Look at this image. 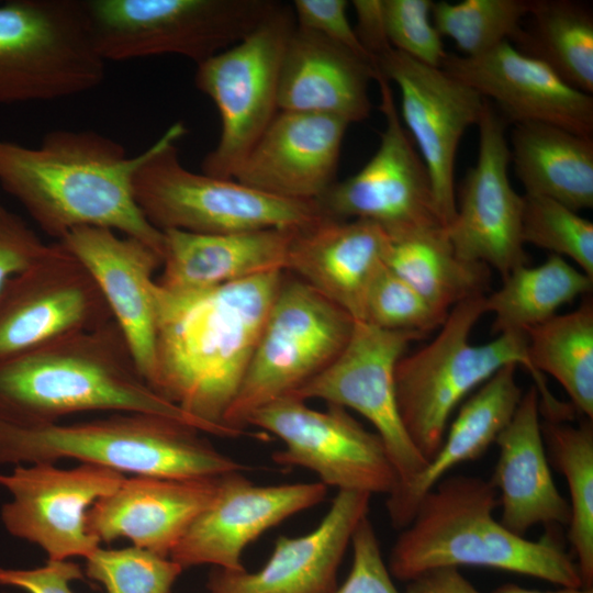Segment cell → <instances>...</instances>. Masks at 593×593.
Wrapping results in <instances>:
<instances>
[{"label":"cell","instance_id":"obj_1","mask_svg":"<svg viewBox=\"0 0 593 593\" xmlns=\"http://www.w3.org/2000/svg\"><path fill=\"white\" fill-rule=\"evenodd\" d=\"M286 271L197 291L154 286L155 366L148 382L202 424L236 438L224 425Z\"/></svg>","mask_w":593,"mask_h":593},{"label":"cell","instance_id":"obj_2","mask_svg":"<svg viewBox=\"0 0 593 593\" xmlns=\"http://www.w3.org/2000/svg\"><path fill=\"white\" fill-rule=\"evenodd\" d=\"M150 146L128 156L96 131L55 130L27 147L0 138V186L48 236L80 226L110 228L163 255L164 234L143 215L134 179Z\"/></svg>","mask_w":593,"mask_h":593},{"label":"cell","instance_id":"obj_3","mask_svg":"<svg viewBox=\"0 0 593 593\" xmlns=\"http://www.w3.org/2000/svg\"><path fill=\"white\" fill-rule=\"evenodd\" d=\"M98 411L163 416L205 433L148 385L114 320L0 360L1 416L48 424Z\"/></svg>","mask_w":593,"mask_h":593},{"label":"cell","instance_id":"obj_4","mask_svg":"<svg viewBox=\"0 0 593 593\" xmlns=\"http://www.w3.org/2000/svg\"><path fill=\"white\" fill-rule=\"evenodd\" d=\"M497 491L471 475L441 479L419 501L411 523L395 540L388 569L409 582L438 568L488 567L522 573L560 586H584L577 563L552 538L518 536L493 512Z\"/></svg>","mask_w":593,"mask_h":593},{"label":"cell","instance_id":"obj_5","mask_svg":"<svg viewBox=\"0 0 593 593\" xmlns=\"http://www.w3.org/2000/svg\"><path fill=\"white\" fill-rule=\"evenodd\" d=\"M187 424L152 414L113 413L72 424H24L0 415V465L75 459L122 474L213 478L246 467Z\"/></svg>","mask_w":593,"mask_h":593},{"label":"cell","instance_id":"obj_6","mask_svg":"<svg viewBox=\"0 0 593 593\" xmlns=\"http://www.w3.org/2000/svg\"><path fill=\"white\" fill-rule=\"evenodd\" d=\"M484 313L485 295L458 303L436 337L415 353L403 355L395 366L399 412L410 439L426 461L440 447L458 404L505 366H523L529 371L546 412L560 406L529 360L526 335L502 333L485 344L470 343L471 331Z\"/></svg>","mask_w":593,"mask_h":593},{"label":"cell","instance_id":"obj_7","mask_svg":"<svg viewBox=\"0 0 593 593\" xmlns=\"http://www.w3.org/2000/svg\"><path fill=\"white\" fill-rule=\"evenodd\" d=\"M186 133L176 122L150 145L134 179V198L157 230L217 234L301 228L324 216L316 201L271 195L235 179L187 169L176 146Z\"/></svg>","mask_w":593,"mask_h":593},{"label":"cell","instance_id":"obj_8","mask_svg":"<svg viewBox=\"0 0 593 593\" xmlns=\"http://www.w3.org/2000/svg\"><path fill=\"white\" fill-rule=\"evenodd\" d=\"M104 76L83 0L0 2V104L78 96Z\"/></svg>","mask_w":593,"mask_h":593},{"label":"cell","instance_id":"obj_9","mask_svg":"<svg viewBox=\"0 0 593 593\" xmlns=\"http://www.w3.org/2000/svg\"><path fill=\"white\" fill-rule=\"evenodd\" d=\"M272 0H83L92 41L107 61L179 55L197 65L250 34Z\"/></svg>","mask_w":593,"mask_h":593},{"label":"cell","instance_id":"obj_10","mask_svg":"<svg viewBox=\"0 0 593 593\" xmlns=\"http://www.w3.org/2000/svg\"><path fill=\"white\" fill-rule=\"evenodd\" d=\"M354 325L342 307L284 275L224 425L245 433L256 410L292 395L327 368L347 345Z\"/></svg>","mask_w":593,"mask_h":593},{"label":"cell","instance_id":"obj_11","mask_svg":"<svg viewBox=\"0 0 593 593\" xmlns=\"http://www.w3.org/2000/svg\"><path fill=\"white\" fill-rule=\"evenodd\" d=\"M294 27L291 5L280 2L245 38L197 65L194 83L221 119L219 141L201 172L234 179L279 112L281 59Z\"/></svg>","mask_w":593,"mask_h":593},{"label":"cell","instance_id":"obj_12","mask_svg":"<svg viewBox=\"0 0 593 593\" xmlns=\"http://www.w3.org/2000/svg\"><path fill=\"white\" fill-rule=\"evenodd\" d=\"M385 126L373 156L355 175L335 181L316 202L324 216L362 220L392 239L444 228L428 170L401 121L390 82L377 71Z\"/></svg>","mask_w":593,"mask_h":593},{"label":"cell","instance_id":"obj_13","mask_svg":"<svg viewBox=\"0 0 593 593\" xmlns=\"http://www.w3.org/2000/svg\"><path fill=\"white\" fill-rule=\"evenodd\" d=\"M277 436L284 447L272 454L281 466L313 471L326 486L390 495L398 475L381 438L344 407H310L292 395L256 410L246 422Z\"/></svg>","mask_w":593,"mask_h":593},{"label":"cell","instance_id":"obj_14","mask_svg":"<svg viewBox=\"0 0 593 593\" xmlns=\"http://www.w3.org/2000/svg\"><path fill=\"white\" fill-rule=\"evenodd\" d=\"M423 337L415 332L383 329L355 321L338 357L292 394L303 401L318 399L351 409L369 421L396 472L395 490L407 485L427 463L403 425L394 381L398 361L413 340Z\"/></svg>","mask_w":593,"mask_h":593},{"label":"cell","instance_id":"obj_15","mask_svg":"<svg viewBox=\"0 0 593 593\" xmlns=\"http://www.w3.org/2000/svg\"><path fill=\"white\" fill-rule=\"evenodd\" d=\"M124 479L91 463L14 466L0 473V486L9 494L0 511L2 525L11 536L40 547L47 560L86 558L100 546L87 530V512Z\"/></svg>","mask_w":593,"mask_h":593},{"label":"cell","instance_id":"obj_16","mask_svg":"<svg viewBox=\"0 0 593 593\" xmlns=\"http://www.w3.org/2000/svg\"><path fill=\"white\" fill-rule=\"evenodd\" d=\"M373 64L401 96V121L430 177L437 211L445 227L457 209L455 165L460 139L478 125L485 99L443 68L432 67L393 49Z\"/></svg>","mask_w":593,"mask_h":593},{"label":"cell","instance_id":"obj_17","mask_svg":"<svg viewBox=\"0 0 593 593\" xmlns=\"http://www.w3.org/2000/svg\"><path fill=\"white\" fill-rule=\"evenodd\" d=\"M110 321L93 277L56 240L0 291V360Z\"/></svg>","mask_w":593,"mask_h":593},{"label":"cell","instance_id":"obj_18","mask_svg":"<svg viewBox=\"0 0 593 593\" xmlns=\"http://www.w3.org/2000/svg\"><path fill=\"white\" fill-rule=\"evenodd\" d=\"M477 126L478 159L468 170L456 215L445 232L458 256L492 267L504 278L528 265L522 239L524 197L508 178L505 120L486 100Z\"/></svg>","mask_w":593,"mask_h":593},{"label":"cell","instance_id":"obj_19","mask_svg":"<svg viewBox=\"0 0 593 593\" xmlns=\"http://www.w3.org/2000/svg\"><path fill=\"white\" fill-rule=\"evenodd\" d=\"M242 471L221 477L217 493L193 521L169 558L182 569L213 564L227 571L245 570L242 553L269 528L320 504L322 482L256 485Z\"/></svg>","mask_w":593,"mask_h":593},{"label":"cell","instance_id":"obj_20","mask_svg":"<svg viewBox=\"0 0 593 593\" xmlns=\"http://www.w3.org/2000/svg\"><path fill=\"white\" fill-rule=\"evenodd\" d=\"M440 68L493 100L514 125L549 124L593 137L592 94L573 88L510 42L477 56L447 53Z\"/></svg>","mask_w":593,"mask_h":593},{"label":"cell","instance_id":"obj_21","mask_svg":"<svg viewBox=\"0 0 593 593\" xmlns=\"http://www.w3.org/2000/svg\"><path fill=\"white\" fill-rule=\"evenodd\" d=\"M57 242L93 277L148 383L155 366L154 273L161 256L139 239L105 227H76Z\"/></svg>","mask_w":593,"mask_h":593},{"label":"cell","instance_id":"obj_22","mask_svg":"<svg viewBox=\"0 0 593 593\" xmlns=\"http://www.w3.org/2000/svg\"><path fill=\"white\" fill-rule=\"evenodd\" d=\"M371 494L339 490L312 532L280 536L265 566L256 571L214 570L209 593H333L345 551L368 516Z\"/></svg>","mask_w":593,"mask_h":593},{"label":"cell","instance_id":"obj_23","mask_svg":"<svg viewBox=\"0 0 593 593\" xmlns=\"http://www.w3.org/2000/svg\"><path fill=\"white\" fill-rule=\"evenodd\" d=\"M348 125L333 116L279 111L234 179L279 198L316 201L336 181Z\"/></svg>","mask_w":593,"mask_h":593},{"label":"cell","instance_id":"obj_24","mask_svg":"<svg viewBox=\"0 0 593 593\" xmlns=\"http://www.w3.org/2000/svg\"><path fill=\"white\" fill-rule=\"evenodd\" d=\"M223 475V474H222ZM125 478L87 512L88 533L99 542L119 538L169 557L193 521L215 497L221 477Z\"/></svg>","mask_w":593,"mask_h":593},{"label":"cell","instance_id":"obj_25","mask_svg":"<svg viewBox=\"0 0 593 593\" xmlns=\"http://www.w3.org/2000/svg\"><path fill=\"white\" fill-rule=\"evenodd\" d=\"M390 243L371 222L323 216L294 231L286 271L361 321L368 289L385 266Z\"/></svg>","mask_w":593,"mask_h":593},{"label":"cell","instance_id":"obj_26","mask_svg":"<svg viewBox=\"0 0 593 593\" xmlns=\"http://www.w3.org/2000/svg\"><path fill=\"white\" fill-rule=\"evenodd\" d=\"M376 76L372 64L295 26L281 59L278 109L361 122L371 112L369 83Z\"/></svg>","mask_w":593,"mask_h":593},{"label":"cell","instance_id":"obj_27","mask_svg":"<svg viewBox=\"0 0 593 593\" xmlns=\"http://www.w3.org/2000/svg\"><path fill=\"white\" fill-rule=\"evenodd\" d=\"M539 409V393L532 385L495 439L499 458L490 480L502 507L500 523L523 537L535 525L570 521L569 503L555 484L545 452Z\"/></svg>","mask_w":593,"mask_h":593},{"label":"cell","instance_id":"obj_28","mask_svg":"<svg viewBox=\"0 0 593 593\" xmlns=\"http://www.w3.org/2000/svg\"><path fill=\"white\" fill-rule=\"evenodd\" d=\"M296 228L199 234L164 231L161 272L156 284L171 292L210 289L286 271Z\"/></svg>","mask_w":593,"mask_h":593},{"label":"cell","instance_id":"obj_29","mask_svg":"<svg viewBox=\"0 0 593 593\" xmlns=\"http://www.w3.org/2000/svg\"><path fill=\"white\" fill-rule=\"evenodd\" d=\"M516 365L496 371L459 410L440 447L424 469L387 500L392 525L405 528L422 497L461 462L480 457L511 421L523 391L516 382Z\"/></svg>","mask_w":593,"mask_h":593},{"label":"cell","instance_id":"obj_30","mask_svg":"<svg viewBox=\"0 0 593 593\" xmlns=\"http://www.w3.org/2000/svg\"><path fill=\"white\" fill-rule=\"evenodd\" d=\"M511 161L525 194L553 199L578 212L593 206V137L559 126L516 124Z\"/></svg>","mask_w":593,"mask_h":593},{"label":"cell","instance_id":"obj_31","mask_svg":"<svg viewBox=\"0 0 593 593\" xmlns=\"http://www.w3.org/2000/svg\"><path fill=\"white\" fill-rule=\"evenodd\" d=\"M385 265L445 312L490 288V268L458 256L445 227L391 239Z\"/></svg>","mask_w":593,"mask_h":593},{"label":"cell","instance_id":"obj_32","mask_svg":"<svg viewBox=\"0 0 593 593\" xmlns=\"http://www.w3.org/2000/svg\"><path fill=\"white\" fill-rule=\"evenodd\" d=\"M512 43L546 63L573 88L593 93V13L571 0H530Z\"/></svg>","mask_w":593,"mask_h":593},{"label":"cell","instance_id":"obj_33","mask_svg":"<svg viewBox=\"0 0 593 593\" xmlns=\"http://www.w3.org/2000/svg\"><path fill=\"white\" fill-rule=\"evenodd\" d=\"M502 279V287L485 295V312L494 314L495 334L526 335L593 287L592 278L557 255L536 267L521 266Z\"/></svg>","mask_w":593,"mask_h":593},{"label":"cell","instance_id":"obj_34","mask_svg":"<svg viewBox=\"0 0 593 593\" xmlns=\"http://www.w3.org/2000/svg\"><path fill=\"white\" fill-rule=\"evenodd\" d=\"M534 369L555 378L569 395L572 406L593 418V304L559 315L526 333Z\"/></svg>","mask_w":593,"mask_h":593},{"label":"cell","instance_id":"obj_35","mask_svg":"<svg viewBox=\"0 0 593 593\" xmlns=\"http://www.w3.org/2000/svg\"><path fill=\"white\" fill-rule=\"evenodd\" d=\"M550 454L566 478L570 494L568 538L583 585L593 584V427L546 421L541 425Z\"/></svg>","mask_w":593,"mask_h":593},{"label":"cell","instance_id":"obj_36","mask_svg":"<svg viewBox=\"0 0 593 593\" xmlns=\"http://www.w3.org/2000/svg\"><path fill=\"white\" fill-rule=\"evenodd\" d=\"M530 9V0H465L433 2L432 21L463 56L483 54L512 42Z\"/></svg>","mask_w":593,"mask_h":593},{"label":"cell","instance_id":"obj_37","mask_svg":"<svg viewBox=\"0 0 593 593\" xmlns=\"http://www.w3.org/2000/svg\"><path fill=\"white\" fill-rule=\"evenodd\" d=\"M523 197V243L570 258L593 279V223L553 199Z\"/></svg>","mask_w":593,"mask_h":593},{"label":"cell","instance_id":"obj_38","mask_svg":"<svg viewBox=\"0 0 593 593\" xmlns=\"http://www.w3.org/2000/svg\"><path fill=\"white\" fill-rule=\"evenodd\" d=\"M86 574L107 593H169L182 567L135 546L105 549L100 546L86 558Z\"/></svg>","mask_w":593,"mask_h":593},{"label":"cell","instance_id":"obj_39","mask_svg":"<svg viewBox=\"0 0 593 593\" xmlns=\"http://www.w3.org/2000/svg\"><path fill=\"white\" fill-rule=\"evenodd\" d=\"M448 313L430 304L385 265L368 289L361 321L383 329L425 336L440 327Z\"/></svg>","mask_w":593,"mask_h":593},{"label":"cell","instance_id":"obj_40","mask_svg":"<svg viewBox=\"0 0 593 593\" xmlns=\"http://www.w3.org/2000/svg\"><path fill=\"white\" fill-rule=\"evenodd\" d=\"M432 0H380L381 21L390 46L432 67H441L447 52L432 21Z\"/></svg>","mask_w":593,"mask_h":593},{"label":"cell","instance_id":"obj_41","mask_svg":"<svg viewBox=\"0 0 593 593\" xmlns=\"http://www.w3.org/2000/svg\"><path fill=\"white\" fill-rule=\"evenodd\" d=\"M353 564L333 593H399L383 561L376 530L366 516L353 534Z\"/></svg>","mask_w":593,"mask_h":593},{"label":"cell","instance_id":"obj_42","mask_svg":"<svg viewBox=\"0 0 593 593\" xmlns=\"http://www.w3.org/2000/svg\"><path fill=\"white\" fill-rule=\"evenodd\" d=\"M290 5L295 26L315 32L373 65L348 20V1L294 0Z\"/></svg>","mask_w":593,"mask_h":593},{"label":"cell","instance_id":"obj_43","mask_svg":"<svg viewBox=\"0 0 593 593\" xmlns=\"http://www.w3.org/2000/svg\"><path fill=\"white\" fill-rule=\"evenodd\" d=\"M16 213L0 204V291L5 282L49 249Z\"/></svg>","mask_w":593,"mask_h":593},{"label":"cell","instance_id":"obj_44","mask_svg":"<svg viewBox=\"0 0 593 593\" xmlns=\"http://www.w3.org/2000/svg\"><path fill=\"white\" fill-rule=\"evenodd\" d=\"M83 578L81 567L71 560H47L42 567H0V585L26 593H74L70 583Z\"/></svg>","mask_w":593,"mask_h":593},{"label":"cell","instance_id":"obj_45","mask_svg":"<svg viewBox=\"0 0 593 593\" xmlns=\"http://www.w3.org/2000/svg\"><path fill=\"white\" fill-rule=\"evenodd\" d=\"M405 593H480L457 568L426 571L407 582Z\"/></svg>","mask_w":593,"mask_h":593},{"label":"cell","instance_id":"obj_46","mask_svg":"<svg viewBox=\"0 0 593 593\" xmlns=\"http://www.w3.org/2000/svg\"><path fill=\"white\" fill-rule=\"evenodd\" d=\"M492 593H593V588L586 586H561L557 591L540 592L522 588L516 584L507 583L499 586Z\"/></svg>","mask_w":593,"mask_h":593}]
</instances>
